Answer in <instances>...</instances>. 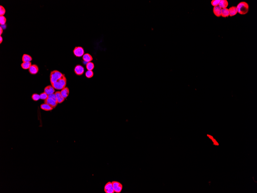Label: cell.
Returning a JSON list of instances; mask_svg holds the SVG:
<instances>
[{
  "instance_id": "cell-1",
  "label": "cell",
  "mask_w": 257,
  "mask_h": 193,
  "mask_svg": "<svg viewBox=\"0 0 257 193\" xmlns=\"http://www.w3.org/2000/svg\"><path fill=\"white\" fill-rule=\"evenodd\" d=\"M67 84V79L65 75L63 76L56 82L51 84L53 88L57 90H62L66 87Z\"/></svg>"
},
{
  "instance_id": "cell-2",
  "label": "cell",
  "mask_w": 257,
  "mask_h": 193,
  "mask_svg": "<svg viewBox=\"0 0 257 193\" xmlns=\"http://www.w3.org/2000/svg\"><path fill=\"white\" fill-rule=\"evenodd\" d=\"M238 12L239 14L244 15L248 12L249 9V6L247 2H240L237 6Z\"/></svg>"
},
{
  "instance_id": "cell-3",
  "label": "cell",
  "mask_w": 257,
  "mask_h": 193,
  "mask_svg": "<svg viewBox=\"0 0 257 193\" xmlns=\"http://www.w3.org/2000/svg\"><path fill=\"white\" fill-rule=\"evenodd\" d=\"M63 74L58 70H53L50 73V79L51 84L54 83L58 79H60Z\"/></svg>"
},
{
  "instance_id": "cell-4",
  "label": "cell",
  "mask_w": 257,
  "mask_h": 193,
  "mask_svg": "<svg viewBox=\"0 0 257 193\" xmlns=\"http://www.w3.org/2000/svg\"><path fill=\"white\" fill-rule=\"evenodd\" d=\"M73 52L75 56L77 57L82 56L84 54V49L82 47H76L73 50Z\"/></svg>"
},
{
  "instance_id": "cell-5",
  "label": "cell",
  "mask_w": 257,
  "mask_h": 193,
  "mask_svg": "<svg viewBox=\"0 0 257 193\" xmlns=\"http://www.w3.org/2000/svg\"><path fill=\"white\" fill-rule=\"evenodd\" d=\"M112 182L113 185L114 192L116 193H121L123 188L122 185L121 183L117 181H112Z\"/></svg>"
},
{
  "instance_id": "cell-6",
  "label": "cell",
  "mask_w": 257,
  "mask_h": 193,
  "mask_svg": "<svg viewBox=\"0 0 257 193\" xmlns=\"http://www.w3.org/2000/svg\"><path fill=\"white\" fill-rule=\"evenodd\" d=\"M104 191L106 193H114V189L112 182H107L104 187Z\"/></svg>"
},
{
  "instance_id": "cell-7",
  "label": "cell",
  "mask_w": 257,
  "mask_h": 193,
  "mask_svg": "<svg viewBox=\"0 0 257 193\" xmlns=\"http://www.w3.org/2000/svg\"><path fill=\"white\" fill-rule=\"evenodd\" d=\"M74 71L76 74L78 76H81L84 73V67L81 65H77L75 67Z\"/></svg>"
},
{
  "instance_id": "cell-8",
  "label": "cell",
  "mask_w": 257,
  "mask_h": 193,
  "mask_svg": "<svg viewBox=\"0 0 257 193\" xmlns=\"http://www.w3.org/2000/svg\"><path fill=\"white\" fill-rule=\"evenodd\" d=\"M44 103L48 104L53 108H55L58 104L57 101L50 98H48L44 100Z\"/></svg>"
},
{
  "instance_id": "cell-9",
  "label": "cell",
  "mask_w": 257,
  "mask_h": 193,
  "mask_svg": "<svg viewBox=\"0 0 257 193\" xmlns=\"http://www.w3.org/2000/svg\"><path fill=\"white\" fill-rule=\"evenodd\" d=\"M56 94L57 101L58 104H61L65 101V99L61 94V91H58L55 93Z\"/></svg>"
},
{
  "instance_id": "cell-10",
  "label": "cell",
  "mask_w": 257,
  "mask_h": 193,
  "mask_svg": "<svg viewBox=\"0 0 257 193\" xmlns=\"http://www.w3.org/2000/svg\"><path fill=\"white\" fill-rule=\"evenodd\" d=\"M44 92L46 93L48 95L50 94H53L55 93V89L52 85H48L44 89Z\"/></svg>"
},
{
  "instance_id": "cell-11",
  "label": "cell",
  "mask_w": 257,
  "mask_h": 193,
  "mask_svg": "<svg viewBox=\"0 0 257 193\" xmlns=\"http://www.w3.org/2000/svg\"><path fill=\"white\" fill-rule=\"evenodd\" d=\"M39 67L36 64L32 65L31 67L29 69V71L30 74H35L38 72Z\"/></svg>"
},
{
  "instance_id": "cell-12",
  "label": "cell",
  "mask_w": 257,
  "mask_h": 193,
  "mask_svg": "<svg viewBox=\"0 0 257 193\" xmlns=\"http://www.w3.org/2000/svg\"><path fill=\"white\" fill-rule=\"evenodd\" d=\"M221 11H222V8L218 5V6L214 7L213 8V12L215 15L217 16L218 17H220L221 16Z\"/></svg>"
},
{
  "instance_id": "cell-13",
  "label": "cell",
  "mask_w": 257,
  "mask_h": 193,
  "mask_svg": "<svg viewBox=\"0 0 257 193\" xmlns=\"http://www.w3.org/2000/svg\"><path fill=\"white\" fill-rule=\"evenodd\" d=\"M82 59L84 61L87 62H91L93 60V58L92 56L89 53L84 54L82 56Z\"/></svg>"
},
{
  "instance_id": "cell-14",
  "label": "cell",
  "mask_w": 257,
  "mask_h": 193,
  "mask_svg": "<svg viewBox=\"0 0 257 193\" xmlns=\"http://www.w3.org/2000/svg\"><path fill=\"white\" fill-rule=\"evenodd\" d=\"M61 94L65 99L67 98L69 94V89L68 87H66L61 90Z\"/></svg>"
},
{
  "instance_id": "cell-15",
  "label": "cell",
  "mask_w": 257,
  "mask_h": 193,
  "mask_svg": "<svg viewBox=\"0 0 257 193\" xmlns=\"http://www.w3.org/2000/svg\"><path fill=\"white\" fill-rule=\"evenodd\" d=\"M40 107L42 109L44 110L45 111H50L53 110V107H52L51 106H50V105L45 103L40 105Z\"/></svg>"
},
{
  "instance_id": "cell-16",
  "label": "cell",
  "mask_w": 257,
  "mask_h": 193,
  "mask_svg": "<svg viewBox=\"0 0 257 193\" xmlns=\"http://www.w3.org/2000/svg\"><path fill=\"white\" fill-rule=\"evenodd\" d=\"M229 9V15L231 17L236 15V14L238 13V10H237L236 7L233 6L230 7Z\"/></svg>"
},
{
  "instance_id": "cell-17",
  "label": "cell",
  "mask_w": 257,
  "mask_h": 193,
  "mask_svg": "<svg viewBox=\"0 0 257 193\" xmlns=\"http://www.w3.org/2000/svg\"><path fill=\"white\" fill-rule=\"evenodd\" d=\"M31 56L27 54H24L22 56V61L23 62H30L32 60Z\"/></svg>"
},
{
  "instance_id": "cell-18",
  "label": "cell",
  "mask_w": 257,
  "mask_h": 193,
  "mask_svg": "<svg viewBox=\"0 0 257 193\" xmlns=\"http://www.w3.org/2000/svg\"><path fill=\"white\" fill-rule=\"evenodd\" d=\"M229 15V9L227 8L222 9L221 16L223 17H228Z\"/></svg>"
},
{
  "instance_id": "cell-19",
  "label": "cell",
  "mask_w": 257,
  "mask_h": 193,
  "mask_svg": "<svg viewBox=\"0 0 257 193\" xmlns=\"http://www.w3.org/2000/svg\"><path fill=\"white\" fill-rule=\"evenodd\" d=\"M32 66V63L30 62H23L21 64L22 68L24 69H29Z\"/></svg>"
},
{
  "instance_id": "cell-20",
  "label": "cell",
  "mask_w": 257,
  "mask_h": 193,
  "mask_svg": "<svg viewBox=\"0 0 257 193\" xmlns=\"http://www.w3.org/2000/svg\"><path fill=\"white\" fill-rule=\"evenodd\" d=\"M228 5V2L226 0H221L219 4V6L221 8H226Z\"/></svg>"
},
{
  "instance_id": "cell-21",
  "label": "cell",
  "mask_w": 257,
  "mask_h": 193,
  "mask_svg": "<svg viewBox=\"0 0 257 193\" xmlns=\"http://www.w3.org/2000/svg\"><path fill=\"white\" fill-rule=\"evenodd\" d=\"M86 67L87 70L92 71L94 68V64L92 62H90L87 63L86 64Z\"/></svg>"
},
{
  "instance_id": "cell-22",
  "label": "cell",
  "mask_w": 257,
  "mask_h": 193,
  "mask_svg": "<svg viewBox=\"0 0 257 193\" xmlns=\"http://www.w3.org/2000/svg\"><path fill=\"white\" fill-rule=\"evenodd\" d=\"M85 75L88 78H91L94 76V73L92 71L87 70L85 73Z\"/></svg>"
},
{
  "instance_id": "cell-23",
  "label": "cell",
  "mask_w": 257,
  "mask_h": 193,
  "mask_svg": "<svg viewBox=\"0 0 257 193\" xmlns=\"http://www.w3.org/2000/svg\"><path fill=\"white\" fill-rule=\"evenodd\" d=\"M40 99L42 100H45L48 98V95L45 92H43V93H40Z\"/></svg>"
},
{
  "instance_id": "cell-24",
  "label": "cell",
  "mask_w": 257,
  "mask_h": 193,
  "mask_svg": "<svg viewBox=\"0 0 257 193\" xmlns=\"http://www.w3.org/2000/svg\"><path fill=\"white\" fill-rule=\"evenodd\" d=\"M32 99L34 101H38L39 99H40V95L38 94L37 93H34L33 94L32 96Z\"/></svg>"
},
{
  "instance_id": "cell-25",
  "label": "cell",
  "mask_w": 257,
  "mask_h": 193,
  "mask_svg": "<svg viewBox=\"0 0 257 193\" xmlns=\"http://www.w3.org/2000/svg\"><path fill=\"white\" fill-rule=\"evenodd\" d=\"M6 22V19L5 16H0V25H4Z\"/></svg>"
},
{
  "instance_id": "cell-26",
  "label": "cell",
  "mask_w": 257,
  "mask_h": 193,
  "mask_svg": "<svg viewBox=\"0 0 257 193\" xmlns=\"http://www.w3.org/2000/svg\"><path fill=\"white\" fill-rule=\"evenodd\" d=\"M220 1H221L220 0H213L211 1V4H212L213 6L216 7V6L219 5Z\"/></svg>"
},
{
  "instance_id": "cell-27",
  "label": "cell",
  "mask_w": 257,
  "mask_h": 193,
  "mask_svg": "<svg viewBox=\"0 0 257 193\" xmlns=\"http://www.w3.org/2000/svg\"><path fill=\"white\" fill-rule=\"evenodd\" d=\"M5 9L2 5H0V16H3L5 13Z\"/></svg>"
},
{
  "instance_id": "cell-28",
  "label": "cell",
  "mask_w": 257,
  "mask_h": 193,
  "mask_svg": "<svg viewBox=\"0 0 257 193\" xmlns=\"http://www.w3.org/2000/svg\"><path fill=\"white\" fill-rule=\"evenodd\" d=\"M48 98H51L52 99H53V100H55L56 101H57L56 98V94L55 93H54L53 94H50L49 95H48Z\"/></svg>"
},
{
  "instance_id": "cell-29",
  "label": "cell",
  "mask_w": 257,
  "mask_h": 193,
  "mask_svg": "<svg viewBox=\"0 0 257 193\" xmlns=\"http://www.w3.org/2000/svg\"><path fill=\"white\" fill-rule=\"evenodd\" d=\"M3 29L2 28V27L1 26L0 27V35L3 33Z\"/></svg>"
},
{
  "instance_id": "cell-30",
  "label": "cell",
  "mask_w": 257,
  "mask_h": 193,
  "mask_svg": "<svg viewBox=\"0 0 257 193\" xmlns=\"http://www.w3.org/2000/svg\"><path fill=\"white\" fill-rule=\"evenodd\" d=\"M2 41H3V38L1 36V35H0V43L1 44Z\"/></svg>"
}]
</instances>
